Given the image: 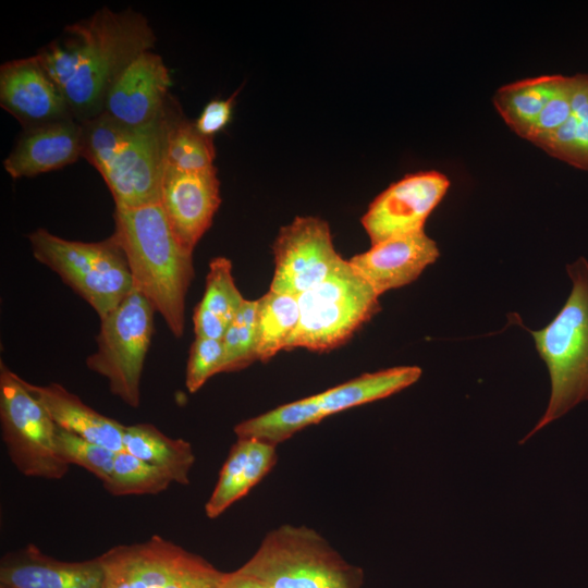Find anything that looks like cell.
I'll list each match as a JSON object with an SVG mask.
<instances>
[{
	"mask_svg": "<svg viewBox=\"0 0 588 588\" xmlns=\"http://www.w3.org/2000/svg\"><path fill=\"white\" fill-rule=\"evenodd\" d=\"M155 42V33L143 14L105 7L68 25L62 36L36 57L59 86L73 118L83 123L102 114L113 82Z\"/></svg>",
	"mask_w": 588,
	"mask_h": 588,
	"instance_id": "obj_1",
	"label": "cell"
},
{
	"mask_svg": "<svg viewBox=\"0 0 588 588\" xmlns=\"http://www.w3.org/2000/svg\"><path fill=\"white\" fill-rule=\"evenodd\" d=\"M181 114L171 97L163 112L144 125L127 126L103 113L82 123V157L102 176L115 207L160 203L168 137Z\"/></svg>",
	"mask_w": 588,
	"mask_h": 588,
	"instance_id": "obj_2",
	"label": "cell"
},
{
	"mask_svg": "<svg viewBox=\"0 0 588 588\" xmlns=\"http://www.w3.org/2000/svg\"><path fill=\"white\" fill-rule=\"evenodd\" d=\"M113 236L131 272L133 289L164 320L175 338L185 323V299L194 278L193 252L174 236L160 204L115 207Z\"/></svg>",
	"mask_w": 588,
	"mask_h": 588,
	"instance_id": "obj_3",
	"label": "cell"
},
{
	"mask_svg": "<svg viewBox=\"0 0 588 588\" xmlns=\"http://www.w3.org/2000/svg\"><path fill=\"white\" fill-rule=\"evenodd\" d=\"M566 271L572 280L566 302L544 328L530 331L549 371L551 394L544 414L520 443L588 400V261L580 257Z\"/></svg>",
	"mask_w": 588,
	"mask_h": 588,
	"instance_id": "obj_4",
	"label": "cell"
},
{
	"mask_svg": "<svg viewBox=\"0 0 588 588\" xmlns=\"http://www.w3.org/2000/svg\"><path fill=\"white\" fill-rule=\"evenodd\" d=\"M269 588H359L360 568L348 564L315 530L291 525L270 531L238 568Z\"/></svg>",
	"mask_w": 588,
	"mask_h": 588,
	"instance_id": "obj_5",
	"label": "cell"
},
{
	"mask_svg": "<svg viewBox=\"0 0 588 588\" xmlns=\"http://www.w3.org/2000/svg\"><path fill=\"white\" fill-rule=\"evenodd\" d=\"M28 241L35 259L56 272L100 319L133 290L126 257L113 235L79 242L40 228L28 234Z\"/></svg>",
	"mask_w": 588,
	"mask_h": 588,
	"instance_id": "obj_6",
	"label": "cell"
},
{
	"mask_svg": "<svg viewBox=\"0 0 588 588\" xmlns=\"http://www.w3.org/2000/svg\"><path fill=\"white\" fill-rule=\"evenodd\" d=\"M298 304V327L286 350H334L380 310L379 295L345 259L326 280L301 294Z\"/></svg>",
	"mask_w": 588,
	"mask_h": 588,
	"instance_id": "obj_7",
	"label": "cell"
},
{
	"mask_svg": "<svg viewBox=\"0 0 588 588\" xmlns=\"http://www.w3.org/2000/svg\"><path fill=\"white\" fill-rule=\"evenodd\" d=\"M155 309L134 289L100 319L89 370L106 378L110 392L132 408L140 404V379L154 334Z\"/></svg>",
	"mask_w": 588,
	"mask_h": 588,
	"instance_id": "obj_8",
	"label": "cell"
},
{
	"mask_svg": "<svg viewBox=\"0 0 588 588\" xmlns=\"http://www.w3.org/2000/svg\"><path fill=\"white\" fill-rule=\"evenodd\" d=\"M98 559L105 588H220L225 574L158 535L112 547Z\"/></svg>",
	"mask_w": 588,
	"mask_h": 588,
	"instance_id": "obj_9",
	"label": "cell"
},
{
	"mask_svg": "<svg viewBox=\"0 0 588 588\" xmlns=\"http://www.w3.org/2000/svg\"><path fill=\"white\" fill-rule=\"evenodd\" d=\"M0 422L8 455L27 477L58 480L70 469L57 445V425L23 379L0 363Z\"/></svg>",
	"mask_w": 588,
	"mask_h": 588,
	"instance_id": "obj_10",
	"label": "cell"
},
{
	"mask_svg": "<svg viewBox=\"0 0 588 588\" xmlns=\"http://www.w3.org/2000/svg\"><path fill=\"white\" fill-rule=\"evenodd\" d=\"M270 290L299 296L326 280L343 259L334 248L328 222L296 217L281 228L273 243Z\"/></svg>",
	"mask_w": 588,
	"mask_h": 588,
	"instance_id": "obj_11",
	"label": "cell"
},
{
	"mask_svg": "<svg viewBox=\"0 0 588 588\" xmlns=\"http://www.w3.org/2000/svg\"><path fill=\"white\" fill-rule=\"evenodd\" d=\"M449 179L438 171L408 174L391 184L362 218L371 245L424 231L425 222L444 197Z\"/></svg>",
	"mask_w": 588,
	"mask_h": 588,
	"instance_id": "obj_12",
	"label": "cell"
},
{
	"mask_svg": "<svg viewBox=\"0 0 588 588\" xmlns=\"http://www.w3.org/2000/svg\"><path fill=\"white\" fill-rule=\"evenodd\" d=\"M219 187L216 167L203 171L166 168L159 204L174 236L191 252L212 223L221 203Z\"/></svg>",
	"mask_w": 588,
	"mask_h": 588,
	"instance_id": "obj_13",
	"label": "cell"
},
{
	"mask_svg": "<svg viewBox=\"0 0 588 588\" xmlns=\"http://www.w3.org/2000/svg\"><path fill=\"white\" fill-rule=\"evenodd\" d=\"M0 105L24 128L74 119L59 86L36 56L1 65Z\"/></svg>",
	"mask_w": 588,
	"mask_h": 588,
	"instance_id": "obj_14",
	"label": "cell"
},
{
	"mask_svg": "<svg viewBox=\"0 0 588 588\" xmlns=\"http://www.w3.org/2000/svg\"><path fill=\"white\" fill-rule=\"evenodd\" d=\"M170 85V72L162 58L151 50L144 51L111 85L102 113L127 126L147 124L166 109Z\"/></svg>",
	"mask_w": 588,
	"mask_h": 588,
	"instance_id": "obj_15",
	"label": "cell"
},
{
	"mask_svg": "<svg viewBox=\"0 0 588 588\" xmlns=\"http://www.w3.org/2000/svg\"><path fill=\"white\" fill-rule=\"evenodd\" d=\"M438 257L437 243L424 230L373 244L348 262L380 296L415 281Z\"/></svg>",
	"mask_w": 588,
	"mask_h": 588,
	"instance_id": "obj_16",
	"label": "cell"
},
{
	"mask_svg": "<svg viewBox=\"0 0 588 588\" xmlns=\"http://www.w3.org/2000/svg\"><path fill=\"white\" fill-rule=\"evenodd\" d=\"M0 586L5 588H105L97 558L66 562L45 554L30 543L1 560Z\"/></svg>",
	"mask_w": 588,
	"mask_h": 588,
	"instance_id": "obj_17",
	"label": "cell"
},
{
	"mask_svg": "<svg viewBox=\"0 0 588 588\" xmlns=\"http://www.w3.org/2000/svg\"><path fill=\"white\" fill-rule=\"evenodd\" d=\"M83 126L75 119L24 128L3 161L12 179L61 169L82 157Z\"/></svg>",
	"mask_w": 588,
	"mask_h": 588,
	"instance_id": "obj_18",
	"label": "cell"
},
{
	"mask_svg": "<svg viewBox=\"0 0 588 588\" xmlns=\"http://www.w3.org/2000/svg\"><path fill=\"white\" fill-rule=\"evenodd\" d=\"M23 383L44 405L59 428L113 452L124 450L125 425L98 413L59 383L38 385L24 379Z\"/></svg>",
	"mask_w": 588,
	"mask_h": 588,
	"instance_id": "obj_19",
	"label": "cell"
},
{
	"mask_svg": "<svg viewBox=\"0 0 588 588\" xmlns=\"http://www.w3.org/2000/svg\"><path fill=\"white\" fill-rule=\"evenodd\" d=\"M275 463V445L254 438H237L205 504L207 517H218L242 499Z\"/></svg>",
	"mask_w": 588,
	"mask_h": 588,
	"instance_id": "obj_20",
	"label": "cell"
},
{
	"mask_svg": "<svg viewBox=\"0 0 588 588\" xmlns=\"http://www.w3.org/2000/svg\"><path fill=\"white\" fill-rule=\"evenodd\" d=\"M244 302L234 282L232 262L225 257L213 258L203 298L194 310L195 336L222 340Z\"/></svg>",
	"mask_w": 588,
	"mask_h": 588,
	"instance_id": "obj_21",
	"label": "cell"
},
{
	"mask_svg": "<svg viewBox=\"0 0 588 588\" xmlns=\"http://www.w3.org/2000/svg\"><path fill=\"white\" fill-rule=\"evenodd\" d=\"M421 376L417 366H400L364 373L316 394L323 418L342 411L388 397L414 384Z\"/></svg>",
	"mask_w": 588,
	"mask_h": 588,
	"instance_id": "obj_22",
	"label": "cell"
},
{
	"mask_svg": "<svg viewBox=\"0 0 588 588\" xmlns=\"http://www.w3.org/2000/svg\"><path fill=\"white\" fill-rule=\"evenodd\" d=\"M123 446V451L163 470L173 482L189 483L195 462L189 442L170 438L151 424H135L125 427Z\"/></svg>",
	"mask_w": 588,
	"mask_h": 588,
	"instance_id": "obj_23",
	"label": "cell"
},
{
	"mask_svg": "<svg viewBox=\"0 0 588 588\" xmlns=\"http://www.w3.org/2000/svg\"><path fill=\"white\" fill-rule=\"evenodd\" d=\"M562 75H542L499 88L493 102L504 122L527 139L541 111L555 91Z\"/></svg>",
	"mask_w": 588,
	"mask_h": 588,
	"instance_id": "obj_24",
	"label": "cell"
},
{
	"mask_svg": "<svg viewBox=\"0 0 588 588\" xmlns=\"http://www.w3.org/2000/svg\"><path fill=\"white\" fill-rule=\"evenodd\" d=\"M567 120L536 146L577 169L588 171V73L575 74Z\"/></svg>",
	"mask_w": 588,
	"mask_h": 588,
	"instance_id": "obj_25",
	"label": "cell"
},
{
	"mask_svg": "<svg viewBox=\"0 0 588 588\" xmlns=\"http://www.w3.org/2000/svg\"><path fill=\"white\" fill-rule=\"evenodd\" d=\"M298 322V296L271 290L262 295L257 309V360L268 362L286 350Z\"/></svg>",
	"mask_w": 588,
	"mask_h": 588,
	"instance_id": "obj_26",
	"label": "cell"
},
{
	"mask_svg": "<svg viewBox=\"0 0 588 588\" xmlns=\"http://www.w3.org/2000/svg\"><path fill=\"white\" fill-rule=\"evenodd\" d=\"M315 395L281 405L234 427L237 438H254L273 445L322 420Z\"/></svg>",
	"mask_w": 588,
	"mask_h": 588,
	"instance_id": "obj_27",
	"label": "cell"
},
{
	"mask_svg": "<svg viewBox=\"0 0 588 588\" xmlns=\"http://www.w3.org/2000/svg\"><path fill=\"white\" fill-rule=\"evenodd\" d=\"M213 137L201 134L195 122L181 114L168 137L167 166L180 171H203L213 168Z\"/></svg>",
	"mask_w": 588,
	"mask_h": 588,
	"instance_id": "obj_28",
	"label": "cell"
},
{
	"mask_svg": "<svg viewBox=\"0 0 588 588\" xmlns=\"http://www.w3.org/2000/svg\"><path fill=\"white\" fill-rule=\"evenodd\" d=\"M172 479L158 467L126 451L118 452L113 470L103 488L112 495L158 494L167 490Z\"/></svg>",
	"mask_w": 588,
	"mask_h": 588,
	"instance_id": "obj_29",
	"label": "cell"
},
{
	"mask_svg": "<svg viewBox=\"0 0 588 588\" xmlns=\"http://www.w3.org/2000/svg\"><path fill=\"white\" fill-rule=\"evenodd\" d=\"M257 309L258 299H245L226 329L222 372L242 370L257 360Z\"/></svg>",
	"mask_w": 588,
	"mask_h": 588,
	"instance_id": "obj_30",
	"label": "cell"
},
{
	"mask_svg": "<svg viewBox=\"0 0 588 588\" xmlns=\"http://www.w3.org/2000/svg\"><path fill=\"white\" fill-rule=\"evenodd\" d=\"M57 445L61 457L95 475L105 485L109 481L117 452L83 439L57 426Z\"/></svg>",
	"mask_w": 588,
	"mask_h": 588,
	"instance_id": "obj_31",
	"label": "cell"
},
{
	"mask_svg": "<svg viewBox=\"0 0 588 588\" xmlns=\"http://www.w3.org/2000/svg\"><path fill=\"white\" fill-rule=\"evenodd\" d=\"M224 347L222 340L195 336L186 365L185 385L197 392L208 379L222 372Z\"/></svg>",
	"mask_w": 588,
	"mask_h": 588,
	"instance_id": "obj_32",
	"label": "cell"
},
{
	"mask_svg": "<svg viewBox=\"0 0 588 588\" xmlns=\"http://www.w3.org/2000/svg\"><path fill=\"white\" fill-rule=\"evenodd\" d=\"M573 94L572 76H561L552 97L541 111L527 140L537 145L541 139L556 131L568 118Z\"/></svg>",
	"mask_w": 588,
	"mask_h": 588,
	"instance_id": "obj_33",
	"label": "cell"
},
{
	"mask_svg": "<svg viewBox=\"0 0 588 588\" xmlns=\"http://www.w3.org/2000/svg\"><path fill=\"white\" fill-rule=\"evenodd\" d=\"M235 91L228 99L211 100L206 105L195 125L197 130L209 137L221 131L231 120Z\"/></svg>",
	"mask_w": 588,
	"mask_h": 588,
	"instance_id": "obj_34",
	"label": "cell"
},
{
	"mask_svg": "<svg viewBox=\"0 0 588 588\" xmlns=\"http://www.w3.org/2000/svg\"><path fill=\"white\" fill-rule=\"evenodd\" d=\"M220 588H269L256 577L236 569L225 573Z\"/></svg>",
	"mask_w": 588,
	"mask_h": 588,
	"instance_id": "obj_35",
	"label": "cell"
},
{
	"mask_svg": "<svg viewBox=\"0 0 588 588\" xmlns=\"http://www.w3.org/2000/svg\"><path fill=\"white\" fill-rule=\"evenodd\" d=\"M0 588H5V587H3V586H0Z\"/></svg>",
	"mask_w": 588,
	"mask_h": 588,
	"instance_id": "obj_36",
	"label": "cell"
}]
</instances>
